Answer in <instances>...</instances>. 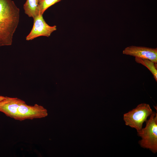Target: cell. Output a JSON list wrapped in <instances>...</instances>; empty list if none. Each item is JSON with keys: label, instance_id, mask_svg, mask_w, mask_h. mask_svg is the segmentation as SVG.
<instances>
[{"label": "cell", "instance_id": "obj_1", "mask_svg": "<svg viewBox=\"0 0 157 157\" xmlns=\"http://www.w3.org/2000/svg\"><path fill=\"white\" fill-rule=\"evenodd\" d=\"M19 16V9L13 1L0 0V47L12 44Z\"/></svg>", "mask_w": 157, "mask_h": 157}, {"label": "cell", "instance_id": "obj_2", "mask_svg": "<svg viewBox=\"0 0 157 157\" xmlns=\"http://www.w3.org/2000/svg\"><path fill=\"white\" fill-rule=\"evenodd\" d=\"M146 122L145 127L138 132L141 138L139 143L141 147L155 154L157 152V113L153 112Z\"/></svg>", "mask_w": 157, "mask_h": 157}, {"label": "cell", "instance_id": "obj_3", "mask_svg": "<svg viewBox=\"0 0 157 157\" xmlns=\"http://www.w3.org/2000/svg\"><path fill=\"white\" fill-rule=\"evenodd\" d=\"M153 111L149 104L142 103L123 115V119L126 125L135 129L137 132L142 128L143 124L146 122Z\"/></svg>", "mask_w": 157, "mask_h": 157}, {"label": "cell", "instance_id": "obj_4", "mask_svg": "<svg viewBox=\"0 0 157 157\" xmlns=\"http://www.w3.org/2000/svg\"><path fill=\"white\" fill-rule=\"evenodd\" d=\"M48 115L47 110L37 104L28 105L23 101L19 106L16 120L22 121L26 119L41 118Z\"/></svg>", "mask_w": 157, "mask_h": 157}, {"label": "cell", "instance_id": "obj_5", "mask_svg": "<svg viewBox=\"0 0 157 157\" xmlns=\"http://www.w3.org/2000/svg\"><path fill=\"white\" fill-rule=\"evenodd\" d=\"M33 19V26L30 32L26 37V40H32L41 36L49 37L56 30V26H51L46 23L42 15L39 14Z\"/></svg>", "mask_w": 157, "mask_h": 157}, {"label": "cell", "instance_id": "obj_6", "mask_svg": "<svg viewBox=\"0 0 157 157\" xmlns=\"http://www.w3.org/2000/svg\"><path fill=\"white\" fill-rule=\"evenodd\" d=\"M123 53L157 63V48L131 46L126 48Z\"/></svg>", "mask_w": 157, "mask_h": 157}, {"label": "cell", "instance_id": "obj_7", "mask_svg": "<svg viewBox=\"0 0 157 157\" xmlns=\"http://www.w3.org/2000/svg\"><path fill=\"white\" fill-rule=\"evenodd\" d=\"M23 101L17 97H5L0 101V112L16 120L18 108Z\"/></svg>", "mask_w": 157, "mask_h": 157}, {"label": "cell", "instance_id": "obj_8", "mask_svg": "<svg viewBox=\"0 0 157 157\" xmlns=\"http://www.w3.org/2000/svg\"><path fill=\"white\" fill-rule=\"evenodd\" d=\"M39 0H26L24 5L25 13L29 17L33 19L39 14Z\"/></svg>", "mask_w": 157, "mask_h": 157}, {"label": "cell", "instance_id": "obj_9", "mask_svg": "<svg viewBox=\"0 0 157 157\" xmlns=\"http://www.w3.org/2000/svg\"><path fill=\"white\" fill-rule=\"evenodd\" d=\"M135 60L137 63L141 64L147 67L153 74L156 81H157V63L147 59L137 57H135Z\"/></svg>", "mask_w": 157, "mask_h": 157}, {"label": "cell", "instance_id": "obj_10", "mask_svg": "<svg viewBox=\"0 0 157 157\" xmlns=\"http://www.w3.org/2000/svg\"><path fill=\"white\" fill-rule=\"evenodd\" d=\"M62 0H39V13L43 15L45 10L49 7Z\"/></svg>", "mask_w": 157, "mask_h": 157}, {"label": "cell", "instance_id": "obj_11", "mask_svg": "<svg viewBox=\"0 0 157 157\" xmlns=\"http://www.w3.org/2000/svg\"><path fill=\"white\" fill-rule=\"evenodd\" d=\"M5 98V97L0 95V101L3 99Z\"/></svg>", "mask_w": 157, "mask_h": 157}]
</instances>
